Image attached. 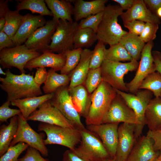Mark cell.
Listing matches in <instances>:
<instances>
[{
  "instance_id": "obj_1",
  "label": "cell",
  "mask_w": 161,
  "mask_h": 161,
  "mask_svg": "<svg viewBox=\"0 0 161 161\" xmlns=\"http://www.w3.org/2000/svg\"><path fill=\"white\" fill-rule=\"evenodd\" d=\"M123 11L118 5L109 4L106 7L96 32L98 41L110 46L119 43L128 33L118 22V18Z\"/></svg>"
},
{
  "instance_id": "obj_2",
  "label": "cell",
  "mask_w": 161,
  "mask_h": 161,
  "mask_svg": "<svg viewBox=\"0 0 161 161\" xmlns=\"http://www.w3.org/2000/svg\"><path fill=\"white\" fill-rule=\"evenodd\" d=\"M117 94L116 90L102 81L91 94V104L85 118L87 126L101 124L103 119Z\"/></svg>"
},
{
  "instance_id": "obj_3",
  "label": "cell",
  "mask_w": 161,
  "mask_h": 161,
  "mask_svg": "<svg viewBox=\"0 0 161 161\" xmlns=\"http://www.w3.org/2000/svg\"><path fill=\"white\" fill-rule=\"evenodd\" d=\"M38 131H43L47 135L44 140L45 145L57 144L73 150L80 143L81 134L76 128L63 127L40 122L38 126Z\"/></svg>"
},
{
  "instance_id": "obj_4",
  "label": "cell",
  "mask_w": 161,
  "mask_h": 161,
  "mask_svg": "<svg viewBox=\"0 0 161 161\" xmlns=\"http://www.w3.org/2000/svg\"><path fill=\"white\" fill-rule=\"evenodd\" d=\"M139 64L133 59L125 63L105 60L100 67L102 80L115 89L128 92L124 76L128 72L137 69Z\"/></svg>"
},
{
  "instance_id": "obj_5",
  "label": "cell",
  "mask_w": 161,
  "mask_h": 161,
  "mask_svg": "<svg viewBox=\"0 0 161 161\" xmlns=\"http://www.w3.org/2000/svg\"><path fill=\"white\" fill-rule=\"evenodd\" d=\"M80 130L81 134L80 145L72 150L89 161H105L111 158L96 135L86 128Z\"/></svg>"
},
{
  "instance_id": "obj_6",
  "label": "cell",
  "mask_w": 161,
  "mask_h": 161,
  "mask_svg": "<svg viewBox=\"0 0 161 161\" xmlns=\"http://www.w3.org/2000/svg\"><path fill=\"white\" fill-rule=\"evenodd\" d=\"M115 90L126 104L133 111L136 115L138 124L135 125L134 131V137L136 140L141 136L145 125V112L148 104L152 99L153 93L147 89H139L134 94L128 93L117 89Z\"/></svg>"
},
{
  "instance_id": "obj_7",
  "label": "cell",
  "mask_w": 161,
  "mask_h": 161,
  "mask_svg": "<svg viewBox=\"0 0 161 161\" xmlns=\"http://www.w3.org/2000/svg\"><path fill=\"white\" fill-rule=\"evenodd\" d=\"M40 52L30 49L24 44L6 48L0 51V64L4 69L14 67L21 74L25 73V66L30 61L40 55Z\"/></svg>"
},
{
  "instance_id": "obj_8",
  "label": "cell",
  "mask_w": 161,
  "mask_h": 161,
  "mask_svg": "<svg viewBox=\"0 0 161 161\" xmlns=\"http://www.w3.org/2000/svg\"><path fill=\"white\" fill-rule=\"evenodd\" d=\"M78 23L60 19L48 49L53 52L64 53L74 49V40Z\"/></svg>"
},
{
  "instance_id": "obj_9",
  "label": "cell",
  "mask_w": 161,
  "mask_h": 161,
  "mask_svg": "<svg viewBox=\"0 0 161 161\" xmlns=\"http://www.w3.org/2000/svg\"><path fill=\"white\" fill-rule=\"evenodd\" d=\"M17 116V130L10 146L23 142L38 150L42 155L48 156V150L44 143L43 135L31 128L21 113Z\"/></svg>"
},
{
  "instance_id": "obj_10",
  "label": "cell",
  "mask_w": 161,
  "mask_h": 161,
  "mask_svg": "<svg viewBox=\"0 0 161 161\" xmlns=\"http://www.w3.org/2000/svg\"><path fill=\"white\" fill-rule=\"evenodd\" d=\"M68 86L59 88L50 100L51 105L58 109L75 127L79 130L85 127L80 116L74 105L68 90Z\"/></svg>"
},
{
  "instance_id": "obj_11",
  "label": "cell",
  "mask_w": 161,
  "mask_h": 161,
  "mask_svg": "<svg viewBox=\"0 0 161 161\" xmlns=\"http://www.w3.org/2000/svg\"><path fill=\"white\" fill-rule=\"evenodd\" d=\"M5 72V77H0V87L7 94V101L36 96L21 75L13 74L9 69Z\"/></svg>"
},
{
  "instance_id": "obj_12",
  "label": "cell",
  "mask_w": 161,
  "mask_h": 161,
  "mask_svg": "<svg viewBox=\"0 0 161 161\" xmlns=\"http://www.w3.org/2000/svg\"><path fill=\"white\" fill-rule=\"evenodd\" d=\"M138 124L133 111L126 104L122 97L117 94L104 116L101 124L120 123Z\"/></svg>"
},
{
  "instance_id": "obj_13",
  "label": "cell",
  "mask_w": 161,
  "mask_h": 161,
  "mask_svg": "<svg viewBox=\"0 0 161 161\" xmlns=\"http://www.w3.org/2000/svg\"><path fill=\"white\" fill-rule=\"evenodd\" d=\"M152 41L147 43L143 49L140 61L134 78L129 83H126L128 92L135 94L143 80L149 74L156 70L154 58L151 53Z\"/></svg>"
},
{
  "instance_id": "obj_14",
  "label": "cell",
  "mask_w": 161,
  "mask_h": 161,
  "mask_svg": "<svg viewBox=\"0 0 161 161\" xmlns=\"http://www.w3.org/2000/svg\"><path fill=\"white\" fill-rule=\"evenodd\" d=\"M39 121L63 127L75 128L56 108L52 106L50 100L41 105L26 120Z\"/></svg>"
},
{
  "instance_id": "obj_15",
  "label": "cell",
  "mask_w": 161,
  "mask_h": 161,
  "mask_svg": "<svg viewBox=\"0 0 161 161\" xmlns=\"http://www.w3.org/2000/svg\"><path fill=\"white\" fill-rule=\"evenodd\" d=\"M119 123H109L87 126L86 128L101 140L112 159L114 158L118 142Z\"/></svg>"
},
{
  "instance_id": "obj_16",
  "label": "cell",
  "mask_w": 161,
  "mask_h": 161,
  "mask_svg": "<svg viewBox=\"0 0 161 161\" xmlns=\"http://www.w3.org/2000/svg\"><path fill=\"white\" fill-rule=\"evenodd\" d=\"M58 22L53 18L47 21L44 26L38 28L32 34L24 45L29 49L39 52L48 49Z\"/></svg>"
},
{
  "instance_id": "obj_17",
  "label": "cell",
  "mask_w": 161,
  "mask_h": 161,
  "mask_svg": "<svg viewBox=\"0 0 161 161\" xmlns=\"http://www.w3.org/2000/svg\"><path fill=\"white\" fill-rule=\"evenodd\" d=\"M135 124L123 123L118 129V142L114 158L117 161H127L135 140Z\"/></svg>"
},
{
  "instance_id": "obj_18",
  "label": "cell",
  "mask_w": 161,
  "mask_h": 161,
  "mask_svg": "<svg viewBox=\"0 0 161 161\" xmlns=\"http://www.w3.org/2000/svg\"><path fill=\"white\" fill-rule=\"evenodd\" d=\"M47 21L44 16L27 14L23 16L22 23L16 33L12 38L15 46L25 43L38 28L44 26Z\"/></svg>"
},
{
  "instance_id": "obj_19",
  "label": "cell",
  "mask_w": 161,
  "mask_h": 161,
  "mask_svg": "<svg viewBox=\"0 0 161 161\" xmlns=\"http://www.w3.org/2000/svg\"><path fill=\"white\" fill-rule=\"evenodd\" d=\"M42 52L40 55L29 61L25 66V69L31 71L38 67H48L56 72L61 71L66 62L64 53L55 54L48 49L44 50Z\"/></svg>"
},
{
  "instance_id": "obj_20",
  "label": "cell",
  "mask_w": 161,
  "mask_h": 161,
  "mask_svg": "<svg viewBox=\"0 0 161 161\" xmlns=\"http://www.w3.org/2000/svg\"><path fill=\"white\" fill-rule=\"evenodd\" d=\"M152 140L147 136H140L135 141L127 161H154L160 152L154 151Z\"/></svg>"
},
{
  "instance_id": "obj_21",
  "label": "cell",
  "mask_w": 161,
  "mask_h": 161,
  "mask_svg": "<svg viewBox=\"0 0 161 161\" xmlns=\"http://www.w3.org/2000/svg\"><path fill=\"white\" fill-rule=\"evenodd\" d=\"M123 23L133 20L158 24L159 19L148 8L144 0H137L133 6L120 15Z\"/></svg>"
},
{
  "instance_id": "obj_22",
  "label": "cell",
  "mask_w": 161,
  "mask_h": 161,
  "mask_svg": "<svg viewBox=\"0 0 161 161\" xmlns=\"http://www.w3.org/2000/svg\"><path fill=\"white\" fill-rule=\"evenodd\" d=\"M107 0H94L87 1L83 0L73 1V14L75 21L87 16L97 14L104 10Z\"/></svg>"
},
{
  "instance_id": "obj_23",
  "label": "cell",
  "mask_w": 161,
  "mask_h": 161,
  "mask_svg": "<svg viewBox=\"0 0 161 161\" xmlns=\"http://www.w3.org/2000/svg\"><path fill=\"white\" fill-rule=\"evenodd\" d=\"M92 53V51L89 49L85 48L83 50L79 63L68 74L70 78L69 89L83 84L89 69Z\"/></svg>"
},
{
  "instance_id": "obj_24",
  "label": "cell",
  "mask_w": 161,
  "mask_h": 161,
  "mask_svg": "<svg viewBox=\"0 0 161 161\" xmlns=\"http://www.w3.org/2000/svg\"><path fill=\"white\" fill-rule=\"evenodd\" d=\"M68 90L76 109L80 116L85 118L91 103V94L89 93L83 84L68 88Z\"/></svg>"
},
{
  "instance_id": "obj_25",
  "label": "cell",
  "mask_w": 161,
  "mask_h": 161,
  "mask_svg": "<svg viewBox=\"0 0 161 161\" xmlns=\"http://www.w3.org/2000/svg\"><path fill=\"white\" fill-rule=\"evenodd\" d=\"M54 93L15 100L11 101L10 104L18 108L23 117L27 120L41 105L50 100L52 98Z\"/></svg>"
},
{
  "instance_id": "obj_26",
  "label": "cell",
  "mask_w": 161,
  "mask_h": 161,
  "mask_svg": "<svg viewBox=\"0 0 161 161\" xmlns=\"http://www.w3.org/2000/svg\"><path fill=\"white\" fill-rule=\"evenodd\" d=\"M48 7L52 12L53 18L58 21L60 19L72 22L74 6L71 1L66 0H45Z\"/></svg>"
},
{
  "instance_id": "obj_27",
  "label": "cell",
  "mask_w": 161,
  "mask_h": 161,
  "mask_svg": "<svg viewBox=\"0 0 161 161\" xmlns=\"http://www.w3.org/2000/svg\"><path fill=\"white\" fill-rule=\"evenodd\" d=\"M145 120L149 130H161V97L152 99L145 113Z\"/></svg>"
},
{
  "instance_id": "obj_28",
  "label": "cell",
  "mask_w": 161,
  "mask_h": 161,
  "mask_svg": "<svg viewBox=\"0 0 161 161\" xmlns=\"http://www.w3.org/2000/svg\"><path fill=\"white\" fill-rule=\"evenodd\" d=\"M70 78L68 75L58 74L53 69L48 71L47 79L42 87L45 94L55 93L59 88L68 86Z\"/></svg>"
},
{
  "instance_id": "obj_29",
  "label": "cell",
  "mask_w": 161,
  "mask_h": 161,
  "mask_svg": "<svg viewBox=\"0 0 161 161\" xmlns=\"http://www.w3.org/2000/svg\"><path fill=\"white\" fill-rule=\"evenodd\" d=\"M18 127V116L11 118L8 125H3L0 129V156L7 151L16 132Z\"/></svg>"
},
{
  "instance_id": "obj_30",
  "label": "cell",
  "mask_w": 161,
  "mask_h": 161,
  "mask_svg": "<svg viewBox=\"0 0 161 161\" xmlns=\"http://www.w3.org/2000/svg\"><path fill=\"white\" fill-rule=\"evenodd\" d=\"M119 42L125 47L133 59L137 61L140 58L145 44L139 36L128 32L121 38Z\"/></svg>"
},
{
  "instance_id": "obj_31",
  "label": "cell",
  "mask_w": 161,
  "mask_h": 161,
  "mask_svg": "<svg viewBox=\"0 0 161 161\" xmlns=\"http://www.w3.org/2000/svg\"><path fill=\"white\" fill-rule=\"evenodd\" d=\"M97 40L96 33L92 30L78 27L74 36V49L89 47Z\"/></svg>"
},
{
  "instance_id": "obj_32",
  "label": "cell",
  "mask_w": 161,
  "mask_h": 161,
  "mask_svg": "<svg viewBox=\"0 0 161 161\" xmlns=\"http://www.w3.org/2000/svg\"><path fill=\"white\" fill-rule=\"evenodd\" d=\"M18 2L16 7L20 11L23 10H30L32 13H37L40 15L52 16L51 11L46 5L44 0H17Z\"/></svg>"
},
{
  "instance_id": "obj_33",
  "label": "cell",
  "mask_w": 161,
  "mask_h": 161,
  "mask_svg": "<svg viewBox=\"0 0 161 161\" xmlns=\"http://www.w3.org/2000/svg\"><path fill=\"white\" fill-rule=\"evenodd\" d=\"M17 10L9 11L4 18L5 24L3 31L11 39L17 32L20 26L23 18V16L20 14Z\"/></svg>"
},
{
  "instance_id": "obj_34",
  "label": "cell",
  "mask_w": 161,
  "mask_h": 161,
  "mask_svg": "<svg viewBox=\"0 0 161 161\" xmlns=\"http://www.w3.org/2000/svg\"><path fill=\"white\" fill-rule=\"evenodd\" d=\"M147 89L152 92L155 97H161V74L154 72L148 75L143 80L139 89Z\"/></svg>"
},
{
  "instance_id": "obj_35",
  "label": "cell",
  "mask_w": 161,
  "mask_h": 161,
  "mask_svg": "<svg viewBox=\"0 0 161 161\" xmlns=\"http://www.w3.org/2000/svg\"><path fill=\"white\" fill-rule=\"evenodd\" d=\"M106 49L105 60L120 62L121 61H131L132 57L128 52L125 47L120 43L110 46Z\"/></svg>"
},
{
  "instance_id": "obj_36",
  "label": "cell",
  "mask_w": 161,
  "mask_h": 161,
  "mask_svg": "<svg viewBox=\"0 0 161 161\" xmlns=\"http://www.w3.org/2000/svg\"><path fill=\"white\" fill-rule=\"evenodd\" d=\"M83 50L82 48L73 49L68 50L64 52L66 62L60 71L61 74L68 75L73 70L79 62Z\"/></svg>"
},
{
  "instance_id": "obj_37",
  "label": "cell",
  "mask_w": 161,
  "mask_h": 161,
  "mask_svg": "<svg viewBox=\"0 0 161 161\" xmlns=\"http://www.w3.org/2000/svg\"><path fill=\"white\" fill-rule=\"evenodd\" d=\"M102 81L100 67L89 69L83 85L89 93L92 94Z\"/></svg>"
},
{
  "instance_id": "obj_38",
  "label": "cell",
  "mask_w": 161,
  "mask_h": 161,
  "mask_svg": "<svg viewBox=\"0 0 161 161\" xmlns=\"http://www.w3.org/2000/svg\"><path fill=\"white\" fill-rule=\"evenodd\" d=\"M106 49L105 44L103 42L98 41L94 49L92 51L90 69H95L100 67L105 60Z\"/></svg>"
},
{
  "instance_id": "obj_39",
  "label": "cell",
  "mask_w": 161,
  "mask_h": 161,
  "mask_svg": "<svg viewBox=\"0 0 161 161\" xmlns=\"http://www.w3.org/2000/svg\"><path fill=\"white\" fill-rule=\"evenodd\" d=\"M29 146L27 144L23 142L10 146L7 151L0 157V161H18L19 155Z\"/></svg>"
},
{
  "instance_id": "obj_40",
  "label": "cell",
  "mask_w": 161,
  "mask_h": 161,
  "mask_svg": "<svg viewBox=\"0 0 161 161\" xmlns=\"http://www.w3.org/2000/svg\"><path fill=\"white\" fill-rule=\"evenodd\" d=\"M103 10L95 15H90L80 20L78 27L89 28L96 33L98 26L102 19Z\"/></svg>"
},
{
  "instance_id": "obj_41",
  "label": "cell",
  "mask_w": 161,
  "mask_h": 161,
  "mask_svg": "<svg viewBox=\"0 0 161 161\" xmlns=\"http://www.w3.org/2000/svg\"><path fill=\"white\" fill-rule=\"evenodd\" d=\"M158 24L146 22L144 29L139 35L145 43L152 41L156 37V33L158 29Z\"/></svg>"
},
{
  "instance_id": "obj_42",
  "label": "cell",
  "mask_w": 161,
  "mask_h": 161,
  "mask_svg": "<svg viewBox=\"0 0 161 161\" xmlns=\"http://www.w3.org/2000/svg\"><path fill=\"white\" fill-rule=\"evenodd\" d=\"M10 102L8 101L4 102L0 107V121L7 122V120L21 113L20 109H11L9 107Z\"/></svg>"
},
{
  "instance_id": "obj_43",
  "label": "cell",
  "mask_w": 161,
  "mask_h": 161,
  "mask_svg": "<svg viewBox=\"0 0 161 161\" xmlns=\"http://www.w3.org/2000/svg\"><path fill=\"white\" fill-rule=\"evenodd\" d=\"M18 161H50L42 157L36 149L29 146L24 155L18 159Z\"/></svg>"
},
{
  "instance_id": "obj_44",
  "label": "cell",
  "mask_w": 161,
  "mask_h": 161,
  "mask_svg": "<svg viewBox=\"0 0 161 161\" xmlns=\"http://www.w3.org/2000/svg\"><path fill=\"white\" fill-rule=\"evenodd\" d=\"M123 24L124 26L129 30V32L139 36L143 31L145 23L141 21L135 20L123 23Z\"/></svg>"
},
{
  "instance_id": "obj_45",
  "label": "cell",
  "mask_w": 161,
  "mask_h": 161,
  "mask_svg": "<svg viewBox=\"0 0 161 161\" xmlns=\"http://www.w3.org/2000/svg\"><path fill=\"white\" fill-rule=\"evenodd\" d=\"M21 75L25 80L27 84L36 96L42 95L43 93L40 86L35 82L32 75H31L30 73L26 74L23 73L21 74Z\"/></svg>"
},
{
  "instance_id": "obj_46",
  "label": "cell",
  "mask_w": 161,
  "mask_h": 161,
  "mask_svg": "<svg viewBox=\"0 0 161 161\" xmlns=\"http://www.w3.org/2000/svg\"><path fill=\"white\" fill-rule=\"evenodd\" d=\"M148 137L153 141V147L156 152L161 151V130L152 131L149 130L147 134Z\"/></svg>"
},
{
  "instance_id": "obj_47",
  "label": "cell",
  "mask_w": 161,
  "mask_h": 161,
  "mask_svg": "<svg viewBox=\"0 0 161 161\" xmlns=\"http://www.w3.org/2000/svg\"><path fill=\"white\" fill-rule=\"evenodd\" d=\"M36 69L34 80L36 83L40 86L46 81L47 77L48 71L44 67H40Z\"/></svg>"
},
{
  "instance_id": "obj_48",
  "label": "cell",
  "mask_w": 161,
  "mask_h": 161,
  "mask_svg": "<svg viewBox=\"0 0 161 161\" xmlns=\"http://www.w3.org/2000/svg\"><path fill=\"white\" fill-rule=\"evenodd\" d=\"M15 46L11 39L4 32H0V51Z\"/></svg>"
},
{
  "instance_id": "obj_49",
  "label": "cell",
  "mask_w": 161,
  "mask_h": 161,
  "mask_svg": "<svg viewBox=\"0 0 161 161\" xmlns=\"http://www.w3.org/2000/svg\"><path fill=\"white\" fill-rule=\"evenodd\" d=\"M62 161H89L80 156L73 150L65 151L63 154Z\"/></svg>"
},
{
  "instance_id": "obj_50",
  "label": "cell",
  "mask_w": 161,
  "mask_h": 161,
  "mask_svg": "<svg viewBox=\"0 0 161 161\" xmlns=\"http://www.w3.org/2000/svg\"><path fill=\"white\" fill-rule=\"evenodd\" d=\"M112 1L118 3L123 10H127L133 6L137 0H113Z\"/></svg>"
},
{
  "instance_id": "obj_51",
  "label": "cell",
  "mask_w": 161,
  "mask_h": 161,
  "mask_svg": "<svg viewBox=\"0 0 161 161\" xmlns=\"http://www.w3.org/2000/svg\"><path fill=\"white\" fill-rule=\"evenodd\" d=\"M9 1L0 0V18H4L6 14L10 10L8 4Z\"/></svg>"
},
{
  "instance_id": "obj_52",
  "label": "cell",
  "mask_w": 161,
  "mask_h": 161,
  "mask_svg": "<svg viewBox=\"0 0 161 161\" xmlns=\"http://www.w3.org/2000/svg\"><path fill=\"white\" fill-rule=\"evenodd\" d=\"M146 5L153 10H157L161 7V0H144Z\"/></svg>"
},
{
  "instance_id": "obj_53",
  "label": "cell",
  "mask_w": 161,
  "mask_h": 161,
  "mask_svg": "<svg viewBox=\"0 0 161 161\" xmlns=\"http://www.w3.org/2000/svg\"><path fill=\"white\" fill-rule=\"evenodd\" d=\"M156 70L161 74V57L158 54L153 56Z\"/></svg>"
},
{
  "instance_id": "obj_54",
  "label": "cell",
  "mask_w": 161,
  "mask_h": 161,
  "mask_svg": "<svg viewBox=\"0 0 161 161\" xmlns=\"http://www.w3.org/2000/svg\"><path fill=\"white\" fill-rule=\"evenodd\" d=\"M5 24V20L4 18H0V32L3 30Z\"/></svg>"
},
{
  "instance_id": "obj_55",
  "label": "cell",
  "mask_w": 161,
  "mask_h": 161,
  "mask_svg": "<svg viewBox=\"0 0 161 161\" xmlns=\"http://www.w3.org/2000/svg\"><path fill=\"white\" fill-rule=\"evenodd\" d=\"M157 13L158 16L161 17V7L159 8L157 10Z\"/></svg>"
},
{
  "instance_id": "obj_56",
  "label": "cell",
  "mask_w": 161,
  "mask_h": 161,
  "mask_svg": "<svg viewBox=\"0 0 161 161\" xmlns=\"http://www.w3.org/2000/svg\"><path fill=\"white\" fill-rule=\"evenodd\" d=\"M0 74L1 75H6V73L5 72H4L3 70H2L1 68L0 67Z\"/></svg>"
},
{
  "instance_id": "obj_57",
  "label": "cell",
  "mask_w": 161,
  "mask_h": 161,
  "mask_svg": "<svg viewBox=\"0 0 161 161\" xmlns=\"http://www.w3.org/2000/svg\"><path fill=\"white\" fill-rule=\"evenodd\" d=\"M105 161H117L116 160L114 159H110Z\"/></svg>"
},
{
  "instance_id": "obj_58",
  "label": "cell",
  "mask_w": 161,
  "mask_h": 161,
  "mask_svg": "<svg viewBox=\"0 0 161 161\" xmlns=\"http://www.w3.org/2000/svg\"><path fill=\"white\" fill-rule=\"evenodd\" d=\"M158 159L161 161V151H160V154Z\"/></svg>"
},
{
  "instance_id": "obj_59",
  "label": "cell",
  "mask_w": 161,
  "mask_h": 161,
  "mask_svg": "<svg viewBox=\"0 0 161 161\" xmlns=\"http://www.w3.org/2000/svg\"><path fill=\"white\" fill-rule=\"evenodd\" d=\"M154 161H161L160 160H159L158 158L154 160Z\"/></svg>"
}]
</instances>
